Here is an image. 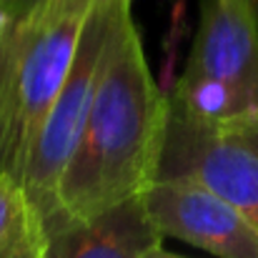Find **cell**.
Returning a JSON list of instances; mask_svg holds the SVG:
<instances>
[{
	"instance_id": "6da1fadb",
	"label": "cell",
	"mask_w": 258,
	"mask_h": 258,
	"mask_svg": "<svg viewBox=\"0 0 258 258\" xmlns=\"http://www.w3.org/2000/svg\"><path fill=\"white\" fill-rule=\"evenodd\" d=\"M171 103L146 60L131 0H108L86 131L66 171L48 236L141 196L161 171Z\"/></svg>"
},
{
	"instance_id": "7a4b0ae2",
	"label": "cell",
	"mask_w": 258,
	"mask_h": 258,
	"mask_svg": "<svg viewBox=\"0 0 258 258\" xmlns=\"http://www.w3.org/2000/svg\"><path fill=\"white\" fill-rule=\"evenodd\" d=\"M90 13L86 0H33L5 38L0 66V171L20 178L66 83Z\"/></svg>"
},
{
	"instance_id": "3957f363",
	"label": "cell",
	"mask_w": 258,
	"mask_h": 258,
	"mask_svg": "<svg viewBox=\"0 0 258 258\" xmlns=\"http://www.w3.org/2000/svg\"><path fill=\"white\" fill-rule=\"evenodd\" d=\"M105 25H108V3H93L81 33L71 73L58 98L53 100L20 173V183L28 190L35 208L40 211L45 228L58 211L60 183L86 131L88 110L98 78V60L105 40Z\"/></svg>"
},
{
	"instance_id": "277c9868",
	"label": "cell",
	"mask_w": 258,
	"mask_h": 258,
	"mask_svg": "<svg viewBox=\"0 0 258 258\" xmlns=\"http://www.w3.org/2000/svg\"><path fill=\"white\" fill-rule=\"evenodd\" d=\"M163 233L218 258H258V231L223 196L193 175H161L143 190Z\"/></svg>"
},
{
	"instance_id": "5b68a950",
	"label": "cell",
	"mask_w": 258,
	"mask_h": 258,
	"mask_svg": "<svg viewBox=\"0 0 258 258\" xmlns=\"http://www.w3.org/2000/svg\"><path fill=\"white\" fill-rule=\"evenodd\" d=\"M161 175H193L233 203L258 231V153L228 131L171 110Z\"/></svg>"
},
{
	"instance_id": "8992f818",
	"label": "cell",
	"mask_w": 258,
	"mask_h": 258,
	"mask_svg": "<svg viewBox=\"0 0 258 258\" xmlns=\"http://www.w3.org/2000/svg\"><path fill=\"white\" fill-rule=\"evenodd\" d=\"M185 68L241 88L258 105V18L248 0H203Z\"/></svg>"
},
{
	"instance_id": "52a82bcc",
	"label": "cell",
	"mask_w": 258,
	"mask_h": 258,
	"mask_svg": "<svg viewBox=\"0 0 258 258\" xmlns=\"http://www.w3.org/2000/svg\"><path fill=\"white\" fill-rule=\"evenodd\" d=\"M163 243L143 193L50 233V258H138Z\"/></svg>"
},
{
	"instance_id": "ba28073f",
	"label": "cell",
	"mask_w": 258,
	"mask_h": 258,
	"mask_svg": "<svg viewBox=\"0 0 258 258\" xmlns=\"http://www.w3.org/2000/svg\"><path fill=\"white\" fill-rule=\"evenodd\" d=\"M171 110L201 125H228L231 120L241 118L243 113L253 110L256 103L241 90L221 78L183 71L168 93Z\"/></svg>"
},
{
	"instance_id": "9c48e42d",
	"label": "cell",
	"mask_w": 258,
	"mask_h": 258,
	"mask_svg": "<svg viewBox=\"0 0 258 258\" xmlns=\"http://www.w3.org/2000/svg\"><path fill=\"white\" fill-rule=\"evenodd\" d=\"M0 258H50L45 221L20 178L0 171Z\"/></svg>"
},
{
	"instance_id": "30bf717a",
	"label": "cell",
	"mask_w": 258,
	"mask_h": 258,
	"mask_svg": "<svg viewBox=\"0 0 258 258\" xmlns=\"http://www.w3.org/2000/svg\"><path fill=\"white\" fill-rule=\"evenodd\" d=\"M223 131H228L233 138H238L241 143H246L251 151L258 153V105L253 110L243 113L241 118L231 120L228 125H223Z\"/></svg>"
},
{
	"instance_id": "8fae6325",
	"label": "cell",
	"mask_w": 258,
	"mask_h": 258,
	"mask_svg": "<svg viewBox=\"0 0 258 258\" xmlns=\"http://www.w3.org/2000/svg\"><path fill=\"white\" fill-rule=\"evenodd\" d=\"M28 5H23L20 0H0V40L10 33V28L15 25L18 15L25 10Z\"/></svg>"
},
{
	"instance_id": "7c38bea8",
	"label": "cell",
	"mask_w": 258,
	"mask_h": 258,
	"mask_svg": "<svg viewBox=\"0 0 258 258\" xmlns=\"http://www.w3.org/2000/svg\"><path fill=\"white\" fill-rule=\"evenodd\" d=\"M138 258H185V256H178V253H171V251H166L163 248V243H158V246H153V248H148L143 256Z\"/></svg>"
},
{
	"instance_id": "4fadbf2b",
	"label": "cell",
	"mask_w": 258,
	"mask_h": 258,
	"mask_svg": "<svg viewBox=\"0 0 258 258\" xmlns=\"http://www.w3.org/2000/svg\"><path fill=\"white\" fill-rule=\"evenodd\" d=\"M248 5L253 8V13H256V18H258V0H248Z\"/></svg>"
},
{
	"instance_id": "5bb4252c",
	"label": "cell",
	"mask_w": 258,
	"mask_h": 258,
	"mask_svg": "<svg viewBox=\"0 0 258 258\" xmlns=\"http://www.w3.org/2000/svg\"><path fill=\"white\" fill-rule=\"evenodd\" d=\"M5 38H8V35H5ZM5 38L0 40V66H3V48H5Z\"/></svg>"
},
{
	"instance_id": "9a60e30c",
	"label": "cell",
	"mask_w": 258,
	"mask_h": 258,
	"mask_svg": "<svg viewBox=\"0 0 258 258\" xmlns=\"http://www.w3.org/2000/svg\"><path fill=\"white\" fill-rule=\"evenodd\" d=\"M86 3H90V5H93V3H108V0H86Z\"/></svg>"
},
{
	"instance_id": "2e32d148",
	"label": "cell",
	"mask_w": 258,
	"mask_h": 258,
	"mask_svg": "<svg viewBox=\"0 0 258 258\" xmlns=\"http://www.w3.org/2000/svg\"><path fill=\"white\" fill-rule=\"evenodd\" d=\"M20 3H23V5H30V3H33V0H20Z\"/></svg>"
}]
</instances>
